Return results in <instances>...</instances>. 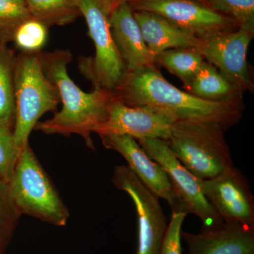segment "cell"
<instances>
[{
    "label": "cell",
    "mask_w": 254,
    "mask_h": 254,
    "mask_svg": "<svg viewBox=\"0 0 254 254\" xmlns=\"http://www.w3.org/2000/svg\"><path fill=\"white\" fill-rule=\"evenodd\" d=\"M46 25L30 18L21 23L15 33V44L23 52H40L48 39Z\"/></svg>",
    "instance_id": "cb8c5ba5"
},
{
    "label": "cell",
    "mask_w": 254,
    "mask_h": 254,
    "mask_svg": "<svg viewBox=\"0 0 254 254\" xmlns=\"http://www.w3.org/2000/svg\"><path fill=\"white\" fill-rule=\"evenodd\" d=\"M208 4L235 20L240 28L254 32V0H208Z\"/></svg>",
    "instance_id": "44dd1931"
},
{
    "label": "cell",
    "mask_w": 254,
    "mask_h": 254,
    "mask_svg": "<svg viewBox=\"0 0 254 254\" xmlns=\"http://www.w3.org/2000/svg\"><path fill=\"white\" fill-rule=\"evenodd\" d=\"M133 11L163 16L200 39L240 28L235 20L198 0H130Z\"/></svg>",
    "instance_id": "9c48e42d"
},
{
    "label": "cell",
    "mask_w": 254,
    "mask_h": 254,
    "mask_svg": "<svg viewBox=\"0 0 254 254\" xmlns=\"http://www.w3.org/2000/svg\"><path fill=\"white\" fill-rule=\"evenodd\" d=\"M113 92L117 100L128 106L150 107L177 120L215 123L226 130L240 123L245 109L242 100L210 101L182 91L167 81L155 65L127 71Z\"/></svg>",
    "instance_id": "6da1fadb"
},
{
    "label": "cell",
    "mask_w": 254,
    "mask_h": 254,
    "mask_svg": "<svg viewBox=\"0 0 254 254\" xmlns=\"http://www.w3.org/2000/svg\"><path fill=\"white\" fill-rule=\"evenodd\" d=\"M30 18L25 6L0 0V45L6 46L13 41L18 26Z\"/></svg>",
    "instance_id": "603a6c76"
},
{
    "label": "cell",
    "mask_w": 254,
    "mask_h": 254,
    "mask_svg": "<svg viewBox=\"0 0 254 254\" xmlns=\"http://www.w3.org/2000/svg\"><path fill=\"white\" fill-rule=\"evenodd\" d=\"M112 181L116 188L129 195L136 208L138 217L136 254H160L168 225L160 198L143 185L128 166L115 167Z\"/></svg>",
    "instance_id": "ba28073f"
},
{
    "label": "cell",
    "mask_w": 254,
    "mask_h": 254,
    "mask_svg": "<svg viewBox=\"0 0 254 254\" xmlns=\"http://www.w3.org/2000/svg\"><path fill=\"white\" fill-rule=\"evenodd\" d=\"M129 1L130 0H104L105 7L107 11L110 14L114 8L116 7L118 5L121 4V3L125 2V1ZM198 1H201L203 4L209 6L208 0H198Z\"/></svg>",
    "instance_id": "4316f807"
},
{
    "label": "cell",
    "mask_w": 254,
    "mask_h": 254,
    "mask_svg": "<svg viewBox=\"0 0 254 254\" xmlns=\"http://www.w3.org/2000/svg\"><path fill=\"white\" fill-rule=\"evenodd\" d=\"M15 59L12 50L6 46L0 45V123L13 127L15 118Z\"/></svg>",
    "instance_id": "ffe728a7"
},
{
    "label": "cell",
    "mask_w": 254,
    "mask_h": 254,
    "mask_svg": "<svg viewBox=\"0 0 254 254\" xmlns=\"http://www.w3.org/2000/svg\"><path fill=\"white\" fill-rule=\"evenodd\" d=\"M205 61L196 48H172L155 56V64L180 78L185 89L190 86Z\"/></svg>",
    "instance_id": "ac0fdd59"
},
{
    "label": "cell",
    "mask_w": 254,
    "mask_h": 254,
    "mask_svg": "<svg viewBox=\"0 0 254 254\" xmlns=\"http://www.w3.org/2000/svg\"><path fill=\"white\" fill-rule=\"evenodd\" d=\"M254 229L224 222L198 234L182 232L190 254H254Z\"/></svg>",
    "instance_id": "9a60e30c"
},
{
    "label": "cell",
    "mask_w": 254,
    "mask_h": 254,
    "mask_svg": "<svg viewBox=\"0 0 254 254\" xmlns=\"http://www.w3.org/2000/svg\"><path fill=\"white\" fill-rule=\"evenodd\" d=\"M254 32L239 28L200 39L197 49L227 81L242 93L254 91L247 53Z\"/></svg>",
    "instance_id": "30bf717a"
},
{
    "label": "cell",
    "mask_w": 254,
    "mask_h": 254,
    "mask_svg": "<svg viewBox=\"0 0 254 254\" xmlns=\"http://www.w3.org/2000/svg\"><path fill=\"white\" fill-rule=\"evenodd\" d=\"M13 127L0 123V178L9 183L21 150L15 141Z\"/></svg>",
    "instance_id": "7402d4cb"
},
{
    "label": "cell",
    "mask_w": 254,
    "mask_h": 254,
    "mask_svg": "<svg viewBox=\"0 0 254 254\" xmlns=\"http://www.w3.org/2000/svg\"><path fill=\"white\" fill-rule=\"evenodd\" d=\"M225 131L218 124L177 120L166 141L187 170L200 180H208L234 165Z\"/></svg>",
    "instance_id": "3957f363"
},
{
    "label": "cell",
    "mask_w": 254,
    "mask_h": 254,
    "mask_svg": "<svg viewBox=\"0 0 254 254\" xmlns=\"http://www.w3.org/2000/svg\"><path fill=\"white\" fill-rule=\"evenodd\" d=\"M201 184L205 198L222 221L254 229V197L240 169L233 165Z\"/></svg>",
    "instance_id": "8fae6325"
},
{
    "label": "cell",
    "mask_w": 254,
    "mask_h": 254,
    "mask_svg": "<svg viewBox=\"0 0 254 254\" xmlns=\"http://www.w3.org/2000/svg\"><path fill=\"white\" fill-rule=\"evenodd\" d=\"M18 211L56 226H64L69 213L29 144L20 153L8 183Z\"/></svg>",
    "instance_id": "5b68a950"
},
{
    "label": "cell",
    "mask_w": 254,
    "mask_h": 254,
    "mask_svg": "<svg viewBox=\"0 0 254 254\" xmlns=\"http://www.w3.org/2000/svg\"><path fill=\"white\" fill-rule=\"evenodd\" d=\"M133 11L145 44L154 57L172 48H197L199 46L200 38L163 16L148 11Z\"/></svg>",
    "instance_id": "2e32d148"
},
{
    "label": "cell",
    "mask_w": 254,
    "mask_h": 254,
    "mask_svg": "<svg viewBox=\"0 0 254 254\" xmlns=\"http://www.w3.org/2000/svg\"><path fill=\"white\" fill-rule=\"evenodd\" d=\"M177 121L171 115L150 107H131L115 99L108 118L95 127L100 136L124 135L136 140L160 138L168 141L172 127Z\"/></svg>",
    "instance_id": "7c38bea8"
},
{
    "label": "cell",
    "mask_w": 254,
    "mask_h": 254,
    "mask_svg": "<svg viewBox=\"0 0 254 254\" xmlns=\"http://www.w3.org/2000/svg\"><path fill=\"white\" fill-rule=\"evenodd\" d=\"M41 56L43 71L58 88L63 108L53 118L37 123L35 128L46 134L79 135L93 148L91 133L108 118L110 105L116 99L115 93L103 89L86 93L78 88L68 74L71 61L68 50L41 53Z\"/></svg>",
    "instance_id": "7a4b0ae2"
},
{
    "label": "cell",
    "mask_w": 254,
    "mask_h": 254,
    "mask_svg": "<svg viewBox=\"0 0 254 254\" xmlns=\"http://www.w3.org/2000/svg\"><path fill=\"white\" fill-rule=\"evenodd\" d=\"M185 91L197 98L210 101L242 100L244 94L206 61Z\"/></svg>",
    "instance_id": "e0dca14e"
},
{
    "label": "cell",
    "mask_w": 254,
    "mask_h": 254,
    "mask_svg": "<svg viewBox=\"0 0 254 254\" xmlns=\"http://www.w3.org/2000/svg\"><path fill=\"white\" fill-rule=\"evenodd\" d=\"M79 6L95 48L93 58L80 61V70L92 82L94 89L113 91L127 68L112 37L110 14L105 9L104 0H79Z\"/></svg>",
    "instance_id": "8992f818"
},
{
    "label": "cell",
    "mask_w": 254,
    "mask_h": 254,
    "mask_svg": "<svg viewBox=\"0 0 254 254\" xmlns=\"http://www.w3.org/2000/svg\"><path fill=\"white\" fill-rule=\"evenodd\" d=\"M109 23L114 43L127 71L155 64L154 55L145 44L134 11L128 1L114 8L110 14Z\"/></svg>",
    "instance_id": "5bb4252c"
},
{
    "label": "cell",
    "mask_w": 254,
    "mask_h": 254,
    "mask_svg": "<svg viewBox=\"0 0 254 254\" xmlns=\"http://www.w3.org/2000/svg\"><path fill=\"white\" fill-rule=\"evenodd\" d=\"M100 138L105 148L123 155L128 168L155 195L168 202L172 212H182L188 215L175 194L165 170L148 156L135 138L124 135H107Z\"/></svg>",
    "instance_id": "4fadbf2b"
},
{
    "label": "cell",
    "mask_w": 254,
    "mask_h": 254,
    "mask_svg": "<svg viewBox=\"0 0 254 254\" xmlns=\"http://www.w3.org/2000/svg\"><path fill=\"white\" fill-rule=\"evenodd\" d=\"M138 141L148 156L165 170L187 214L196 215L203 222V227H216L223 223L205 198L202 180L179 161L169 148L168 142L160 138H143Z\"/></svg>",
    "instance_id": "52a82bcc"
},
{
    "label": "cell",
    "mask_w": 254,
    "mask_h": 254,
    "mask_svg": "<svg viewBox=\"0 0 254 254\" xmlns=\"http://www.w3.org/2000/svg\"><path fill=\"white\" fill-rule=\"evenodd\" d=\"M172 213L160 254H182V227L187 215L182 212Z\"/></svg>",
    "instance_id": "484cf974"
},
{
    "label": "cell",
    "mask_w": 254,
    "mask_h": 254,
    "mask_svg": "<svg viewBox=\"0 0 254 254\" xmlns=\"http://www.w3.org/2000/svg\"><path fill=\"white\" fill-rule=\"evenodd\" d=\"M20 215L10 193L9 185L0 178V245L13 230Z\"/></svg>",
    "instance_id": "d4e9b609"
},
{
    "label": "cell",
    "mask_w": 254,
    "mask_h": 254,
    "mask_svg": "<svg viewBox=\"0 0 254 254\" xmlns=\"http://www.w3.org/2000/svg\"><path fill=\"white\" fill-rule=\"evenodd\" d=\"M33 19L46 25L65 26L81 16L79 0H24Z\"/></svg>",
    "instance_id": "d6986e66"
},
{
    "label": "cell",
    "mask_w": 254,
    "mask_h": 254,
    "mask_svg": "<svg viewBox=\"0 0 254 254\" xmlns=\"http://www.w3.org/2000/svg\"><path fill=\"white\" fill-rule=\"evenodd\" d=\"M8 1H10V2L14 3V4L25 6L24 0H8Z\"/></svg>",
    "instance_id": "83f0119b"
},
{
    "label": "cell",
    "mask_w": 254,
    "mask_h": 254,
    "mask_svg": "<svg viewBox=\"0 0 254 254\" xmlns=\"http://www.w3.org/2000/svg\"><path fill=\"white\" fill-rule=\"evenodd\" d=\"M14 136L21 150L39 119L54 111L60 103L58 88L47 77L41 52H22L16 57L14 69Z\"/></svg>",
    "instance_id": "277c9868"
}]
</instances>
